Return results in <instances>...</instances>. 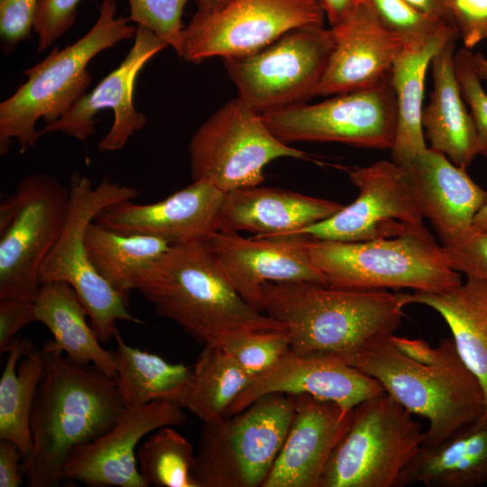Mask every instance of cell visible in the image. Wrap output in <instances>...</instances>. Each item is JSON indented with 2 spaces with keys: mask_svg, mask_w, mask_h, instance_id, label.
I'll list each match as a JSON object with an SVG mask.
<instances>
[{
  "mask_svg": "<svg viewBox=\"0 0 487 487\" xmlns=\"http://www.w3.org/2000/svg\"><path fill=\"white\" fill-rule=\"evenodd\" d=\"M348 364L376 379L409 413L427 420L422 446L442 442L486 413L482 387L452 336L431 346L421 339L380 335Z\"/></svg>",
  "mask_w": 487,
  "mask_h": 487,
  "instance_id": "1",
  "label": "cell"
},
{
  "mask_svg": "<svg viewBox=\"0 0 487 487\" xmlns=\"http://www.w3.org/2000/svg\"><path fill=\"white\" fill-rule=\"evenodd\" d=\"M41 350L44 367L31 414L32 446L22 468L30 487H58L69 453L107 432L126 408L115 378L69 358L53 340Z\"/></svg>",
  "mask_w": 487,
  "mask_h": 487,
  "instance_id": "2",
  "label": "cell"
},
{
  "mask_svg": "<svg viewBox=\"0 0 487 487\" xmlns=\"http://www.w3.org/2000/svg\"><path fill=\"white\" fill-rule=\"evenodd\" d=\"M135 290L204 346L223 347L246 333L285 329L241 297L206 241L172 245L143 272Z\"/></svg>",
  "mask_w": 487,
  "mask_h": 487,
  "instance_id": "3",
  "label": "cell"
},
{
  "mask_svg": "<svg viewBox=\"0 0 487 487\" xmlns=\"http://www.w3.org/2000/svg\"><path fill=\"white\" fill-rule=\"evenodd\" d=\"M262 293L263 312L285 326L291 352L347 363L371 339L394 334L408 305L406 293L313 282L265 283Z\"/></svg>",
  "mask_w": 487,
  "mask_h": 487,
  "instance_id": "4",
  "label": "cell"
},
{
  "mask_svg": "<svg viewBox=\"0 0 487 487\" xmlns=\"http://www.w3.org/2000/svg\"><path fill=\"white\" fill-rule=\"evenodd\" d=\"M115 0H103L92 28L74 43L53 47L41 61L24 71L26 81L0 104V153L15 142L22 153L41 137L36 124L55 123L86 93L91 60L117 42L134 38L136 27L116 17Z\"/></svg>",
  "mask_w": 487,
  "mask_h": 487,
  "instance_id": "5",
  "label": "cell"
},
{
  "mask_svg": "<svg viewBox=\"0 0 487 487\" xmlns=\"http://www.w3.org/2000/svg\"><path fill=\"white\" fill-rule=\"evenodd\" d=\"M305 238L311 261L333 287L440 293L462 283L442 245L425 226L397 237L364 242Z\"/></svg>",
  "mask_w": 487,
  "mask_h": 487,
  "instance_id": "6",
  "label": "cell"
},
{
  "mask_svg": "<svg viewBox=\"0 0 487 487\" xmlns=\"http://www.w3.org/2000/svg\"><path fill=\"white\" fill-rule=\"evenodd\" d=\"M69 201L62 231L40 270L41 284H69L87 310L90 326L101 343L118 332L116 323L142 324L129 308L128 296L115 289L93 267L85 247L87 225L107 206L136 198L138 191L105 176L94 186L87 176L69 178Z\"/></svg>",
  "mask_w": 487,
  "mask_h": 487,
  "instance_id": "7",
  "label": "cell"
},
{
  "mask_svg": "<svg viewBox=\"0 0 487 487\" xmlns=\"http://www.w3.org/2000/svg\"><path fill=\"white\" fill-rule=\"evenodd\" d=\"M294 411L293 395L272 392L236 414L202 422L193 470L198 487H262Z\"/></svg>",
  "mask_w": 487,
  "mask_h": 487,
  "instance_id": "8",
  "label": "cell"
},
{
  "mask_svg": "<svg viewBox=\"0 0 487 487\" xmlns=\"http://www.w3.org/2000/svg\"><path fill=\"white\" fill-rule=\"evenodd\" d=\"M69 189L46 173L30 174L0 204V300L34 302L41 267L67 216Z\"/></svg>",
  "mask_w": 487,
  "mask_h": 487,
  "instance_id": "9",
  "label": "cell"
},
{
  "mask_svg": "<svg viewBox=\"0 0 487 487\" xmlns=\"http://www.w3.org/2000/svg\"><path fill=\"white\" fill-rule=\"evenodd\" d=\"M424 433L412 414L386 392L362 401L352 410L319 487H396Z\"/></svg>",
  "mask_w": 487,
  "mask_h": 487,
  "instance_id": "10",
  "label": "cell"
},
{
  "mask_svg": "<svg viewBox=\"0 0 487 487\" xmlns=\"http://www.w3.org/2000/svg\"><path fill=\"white\" fill-rule=\"evenodd\" d=\"M307 158L277 137L239 97L223 105L194 133L189 143L193 181L206 180L225 193L262 184L271 161Z\"/></svg>",
  "mask_w": 487,
  "mask_h": 487,
  "instance_id": "11",
  "label": "cell"
},
{
  "mask_svg": "<svg viewBox=\"0 0 487 487\" xmlns=\"http://www.w3.org/2000/svg\"><path fill=\"white\" fill-rule=\"evenodd\" d=\"M335 44L324 24L299 27L253 54L225 59L238 97L260 115L315 96Z\"/></svg>",
  "mask_w": 487,
  "mask_h": 487,
  "instance_id": "12",
  "label": "cell"
},
{
  "mask_svg": "<svg viewBox=\"0 0 487 487\" xmlns=\"http://www.w3.org/2000/svg\"><path fill=\"white\" fill-rule=\"evenodd\" d=\"M319 0H230L214 12L197 11L184 27L179 57L200 63L211 57H244L290 30L324 24Z\"/></svg>",
  "mask_w": 487,
  "mask_h": 487,
  "instance_id": "13",
  "label": "cell"
},
{
  "mask_svg": "<svg viewBox=\"0 0 487 487\" xmlns=\"http://www.w3.org/2000/svg\"><path fill=\"white\" fill-rule=\"evenodd\" d=\"M271 131L285 142H335L391 149L397 129V99L391 76L381 84L302 103L262 115Z\"/></svg>",
  "mask_w": 487,
  "mask_h": 487,
  "instance_id": "14",
  "label": "cell"
},
{
  "mask_svg": "<svg viewBox=\"0 0 487 487\" xmlns=\"http://www.w3.org/2000/svg\"><path fill=\"white\" fill-rule=\"evenodd\" d=\"M348 174L358 189L357 198L293 236L364 242L397 237L424 226V217L400 165L382 160L352 169Z\"/></svg>",
  "mask_w": 487,
  "mask_h": 487,
  "instance_id": "15",
  "label": "cell"
},
{
  "mask_svg": "<svg viewBox=\"0 0 487 487\" xmlns=\"http://www.w3.org/2000/svg\"><path fill=\"white\" fill-rule=\"evenodd\" d=\"M133 39V44L121 64L55 123L45 124L40 130L41 136L60 132L86 142L96 133L95 115L103 109H111L114 122L99 141L98 150L115 152L122 150L130 137L144 127L147 118L133 104L136 78L145 64L169 44L142 25L136 27Z\"/></svg>",
  "mask_w": 487,
  "mask_h": 487,
  "instance_id": "16",
  "label": "cell"
},
{
  "mask_svg": "<svg viewBox=\"0 0 487 487\" xmlns=\"http://www.w3.org/2000/svg\"><path fill=\"white\" fill-rule=\"evenodd\" d=\"M182 409L169 401L126 409L107 432L69 453L63 481L94 487H147L139 472L137 448L156 429L183 425L187 416Z\"/></svg>",
  "mask_w": 487,
  "mask_h": 487,
  "instance_id": "17",
  "label": "cell"
},
{
  "mask_svg": "<svg viewBox=\"0 0 487 487\" xmlns=\"http://www.w3.org/2000/svg\"><path fill=\"white\" fill-rule=\"evenodd\" d=\"M206 242L232 286L259 311L263 312L265 283L328 285L311 261L303 236L245 238L238 233L217 231Z\"/></svg>",
  "mask_w": 487,
  "mask_h": 487,
  "instance_id": "18",
  "label": "cell"
},
{
  "mask_svg": "<svg viewBox=\"0 0 487 487\" xmlns=\"http://www.w3.org/2000/svg\"><path fill=\"white\" fill-rule=\"evenodd\" d=\"M225 195L212 183L197 180L152 204L133 199L111 204L93 221L115 231L158 237L171 245L204 242L219 231Z\"/></svg>",
  "mask_w": 487,
  "mask_h": 487,
  "instance_id": "19",
  "label": "cell"
},
{
  "mask_svg": "<svg viewBox=\"0 0 487 487\" xmlns=\"http://www.w3.org/2000/svg\"><path fill=\"white\" fill-rule=\"evenodd\" d=\"M308 394L333 401L351 411L362 401L384 391L374 378L332 354H298L289 351L274 366L258 375L228 408L236 414L262 395Z\"/></svg>",
  "mask_w": 487,
  "mask_h": 487,
  "instance_id": "20",
  "label": "cell"
},
{
  "mask_svg": "<svg viewBox=\"0 0 487 487\" xmlns=\"http://www.w3.org/2000/svg\"><path fill=\"white\" fill-rule=\"evenodd\" d=\"M400 167L418 207L430 221L442 245L462 240L476 230L473 219L487 202V191L465 169L428 147Z\"/></svg>",
  "mask_w": 487,
  "mask_h": 487,
  "instance_id": "21",
  "label": "cell"
},
{
  "mask_svg": "<svg viewBox=\"0 0 487 487\" xmlns=\"http://www.w3.org/2000/svg\"><path fill=\"white\" fill-rule=\"evenodd\" d=\"M331 28L335 44L315 96L370 88L390 78L404 44L363 0L345 21Z\"/></svg>",
  "mask_w": 487,
  "mask_h": 487,
  "instance_id": "22",
  "label": "cell"
},
{
  "mask_svg": "<svg viewBox=\"0 0 487 487\" xmlns=\"http://www.w3.org/2000/svg\"><path fill=\"white\" fill-rule=\"evenodd\" d=\"M293 396L289 432L262 487H319L327 462L349 427L353 409L308 394Z\"/></svg>",
  "mask_w": 487,
  "mask_h": 487,
  "instance_id": "23",
  "label": "cell"
},
{
  "mask_svg": "<svg viewBox=\"0 0 487 487\" xmlns=\"http://www.w3.org/2000/svg\"><path fill=\"white\" fill-rule=\"evenodd\" d=\"M342 207L338 202L287 189L251 186L225 193L219 231L249 232L260 238L289 237Z\"/></svg>",
  "mask_w": 487,
  "mask_h": 487,
  "instance_id": "24",
  "label": "cell"
},
{
  "mask_svg": "<svg viewBox=\"0 0 487 487\" xmlns=\"http://www.w3.org/2000/svg\"><path fill=\"white\" fill-rule=\"evenodd\" d=\"M455 40L446 43L430 62L434 87L430 101L423 108L421 122L429 148L466 170L479 154L472 117L455 74Z\"/></svg>",
  "mask_w": 487,
  "mask_h": 487,
  "instance_id": "25",
  "label": "cell"
},
{
  "mask_svg": "<svg viewBox=\"0 0 487 487\" xmlns=\"http://www.w3.org/2000/svg\"><path fill=\"white\" fill-rule=\"evenodd\" d=\"M477 487L487 484V414L434 446H421L396 487Z\"/></svg>",
  "mask_w": 487,
  "mask_h": 487,
  "instance_id": "26",
  "label": "cell"
},
{
  "mask_svg": "<svg viewBox=\"0 0 487 487\" xmlns=\"http://www.w3.org/2000/svg\"><path fill=\"white\" fill-rule=\"evenodd\" d=\"M406 297L408 305L427 306L444 318L460 357L482 387L487 414V283L467 278L444 292L416 290Z\"/></svg>",
  "mask_w": 487,
  "mask_h": 487,
  "instance_id": "27",
  "label": "cell"
},
{
  "mask_svg": "<svg viewBox=\"0 0 487 487\" xmlns=\"http://www.w3.org/2000/svg\"><path fill=\"white\" fill-rule=\"evenodd\" d=\"M457 34L421 45L404 46L395 60L391 80L397 99V129L391 149L392 161L404 166L427 149L422 127L426 73L435 54Z\"/></svg>",
  "mask_w": 487,
  "mask_h": 487,
  "instance_id": "28",
  "label": "cell"
},
{
  "mask_svg": "<svg viewBox=\"0 0 487 487\" xmlns=\"http://www.w3.org/2000/svg\"><path fill=\"white\" fill-rule=\"evenodd\" d=\"M34 307L36 321L50 330L56 345L69 358L92 363L116 379L115 353L100 345L87 322L86 308L69 284L63 281L41 284Z\"/></svg>",
  "mask_w": 487,
  "mask_h": 487,
  "instance_id": "29",
  "label": "cell"
},
{
  "mask_svg": "<svg viewBox=\"0 0 487 487\" xmlns=\"http://www.w3.org/2000/svg\"><path fill=\"white\" fill-rule=\"evenodd\" d=\"M116 382L126 409L154 401H169L182 407L188 395L193 365L170 363L157 354L128 345L117 332L114 337Z\"/></svg>",
  "mask_w": 487,
  "mask_h": 487,
  "instance_id": "30",
  "label": "cell"
},
{
  "mask_svg": "<svg viewBox=\"0 0 487 487\" xmlns=\"http://www.w3.org/2000/svg\"><path fill=\"white\" fill-rule=\"evenodd\" d=\"M0 379V439L14 442L25 459L32 451L31 414L42 375L41 350L15 336Z\"/></svg>",
  "mask_w": 487,
  "mask_h": 487,
  "instance_id": "31",
  "label": "cell"
},
{
  "mask_svg": "<svg viewBox=\"0 0 487 487\" xmlns=\"http://www.w3.org/2000/svg\"><path fill=\"white\" fill-rule=\"evenodd\" d=\"M172 245L145 234L115 231L92 221L85 247L93 267L115 289L129 296L143 272Z\"/></svg>",
  "mask_w": 487,
  "mask_h": 487,
  "instance_id": "32",
  "label": "cell"
},
{
  "mask_svg": "<svg viewBox=\"0 0 487 487\" xmlns=\"http://www.w3.org/2000/svg\"><path fill=\"white\" fill-rule=\"evenodd\" d=\"M255 378L222 347L206 345L193 365L182 407L202 422L219 418Z\"/></svg>",
  "mask_w": 487,
  "mask_h": 487,
  "instance_id": "33",
  "label": "cell"
},
{
  "mask_svg": "<svg viewBox=\"0 0 487 487\" xmlns=\"http://www.w3.org/2000/svg\"><path fill=\"white\" fill-rule=\"evenodd\" d=\"M138 468L148 486L198 487L193 476L196 453L172 427L152 432L136 452Z\"/></svg>",
  "mask_w": 487,
  "mask_h": 487,
  "instance_id": "34",
  "label": "cell"
},
{
  "mask_svg": "<svg viewBox=\"0 0 487 487\" xmlns=\"http://www.w3.org/2000/svg\"><path fill=\"white\" fill-rule=\"evenodd\" d=\"M377 20L400 38L404 46L421 45L428 41L457 34L453 22L430 16L406 0H363Z\"/></svg>",
  "mask_w": 487,
  "mask_h": 487,
  "instance_id": "35",
  "label": "cell"
},
{
  "mask_svg": "<svg viewBox=\"0 0 487 487\" xmlns=\"http://www.w3.org/2000/svg\"><path fill=\"white\" fill-rule=\"evenodd\" d=\"M222 348L257 377L290 351L289 335L286 328L250 332L232 339Z\"/></svg>",
  "mask_w": 487,
  "mask_h": 487,
  "instance_id": "36",
  "label": "cell"
},
{
  "mask_svg": "<svg viewBox=\"0 0 487 487\" xmlns=\"http://www.w3.org/2000/svg\"><path fill=\"white\" fill-rule=\"evenodd\" d=\"M188 0H128L129 22L142 25L165 41L179 56L184 29L181 17Z\"/></svg>",
  "mask_w": 487,
  "mask_h": 487,
  "instance_id": "37",
  "label": "cell"
},
{
  "mask_svg": "<svg viewBox=\"0 0 487 487\" xmlns=\"http://www.w3.org/2000/svg\"><path fill=\"white\" fill-rule=\"evenodd\" d=\"M454 63L463 98L470 109L478 154L487 157V93L475 70L473 53L464 47L455 53Z\"/></svg>",
  "mask_w": 487,
  "mask_h": 487,
  "instance_id": "38",
  "label": "cell"
},
{
  "mask_svg": "<svg viewBox=\"0 0 487 487\" xmlns=\"http://www.w3.org/2000/svg\"><path fill=\"white\" fill-rule=\"evenodd\" d=\"M81 0H39L32 25L38 36L37 52L51 47L75 23Z\"/></svg>",
  "mask_w": 487,
  "mask_h": 487,
  "instance_id": "39",
  "label": "cell"
},
{
  "mask_svg": "<svg viewBox=\"0 0 487 487\" xmlns=\"http://www.w3.org/2000/svg\"><path fill=\"white\" fill-rule=\"evenodd\" d=\"M442 247L451 269L487 283V231L475 230L467 237Z\"/></svg>",
  "mask_w": 487,
  "mask_h": 487,
  "instance_id": "40",
  "label": "cell"
},
{
  "mask_svg": "<svg viewBox=\"0 0 487 487\" xmlns=\"http://www.w3.org/2000/svg\"><path fill=\"white\" fill-rule=\"evenodd\" d=\"M38 3L39 0H0V37L5 53L30 37Z\"/></svg>",
  "mask_w": 487,
  "mask_h": 487,
  "instance_id": "41",
  "label": "cell"
},
{
  "mask_svg": "<svg viewBox=\"0 0 487 487\" xmlns=\"http://www.w3.org/2000/svg\"><path fill=\"white\" fill-rule=\"evenodd\" d=\"M446 9L464 48L487 39V0H446Z\"/></svg>",
  "mask_w": 487,
  "mask_h": 487,
  "instance_id": "42",
  "label": "cell"
},
{
  "mask_svg": "<svg viewBox=\"0 0 487 487\" xmlns=\"http://www.w3.org/2000/svg\"><path fill=\"white\" fill-rule=\"evenodd\" d=\"M34 302L0 300V353L6 354L12 340L25 326L35 322Z\"/></svg>",
  "mask_w": 487,
  "mask_h": 487,
  "instance_id": "43",
  "label": "cell"
},
{
  "mask_svg": "<svg viewBox=\"0 0 487 487\" xmlns=\"http://www.w3.org/2000/svg\"><path fill=\"white\" fill-rule=\"evenodd\" d=\"M23 458L18 446L7 439H0V487H19L23 482L20 459Z\"/></svg>",
  "mask_w": 487,
  "mask_h": 487,
  "instance_id": "44",
  "label": "cell"
},
{
  "mask_svg": "<svg viewBox=\"0 0 487 487\" xmlns=\"http://www.w3.org/2000/svg\"><path fill=\"white\" fill-rule=\"evenodd\" d=\"M363 0H319L330 26L334 27L345 21Z\"/></svg>",
  "mask_w": 487,
  "mask_h": 487,
  "instance_id": "45",
  "label": "cell"
},
{
  "mask_svg": "<svg viewBox=\"0 0 487 487\" xmlns=\"http://www.w3.org/2000/svg\"><path fill=\"white\" fill-rule=\"evenodd\" d=\"M421 12L443 20L453 22L446 9V0H406Z\"/></svg>",
  "mask_w": 487,
  "mask_h": 487,
  "instance_id": "46",
  "label": "cell"
},
{
  "mask_svg": "<svg viewBox=\"0 0 487 487\" xmlns=\"http://www.w3.org/2000/svg\"><path fill=\"white\" fill-rule=\"evenodd\" d=\"M230 0H196L199 12H214L225 6Z\"/></svg>",
  "mask_w": 487,
  "mask_h": 487,
  "instance_id": "47",
  "label": "cell"
},
{
  "mask_svg": "<svg viewBox=\"0 0 487 487\" xmlns=\"http://www.w3.org/2000/svg\"><path fill=\"white\" fill-rule=\"evenodd\" d=\"M473 65L480 79L487 81V58L480 52L474 53Z\"/></svg>",
  "mask_w": 487,
  "mask_h": 487,
  "instance_id": "48",
  "label": "cell"
},
{
  "mask_svg": "<svg viewBox=\"0 0 487 487\" xmlns=\"http://www.w3.org/2000/svg\"><path fill=\"white\" fill-rule=\"evenodd\" d=\"M473 226L477 231H487V202L475 215Z\"/></svg>",
  "mask_w": 487,
  "mask_h": 487,
  "instance_id": "49",
  "label": "cell"
}]
</instances>
